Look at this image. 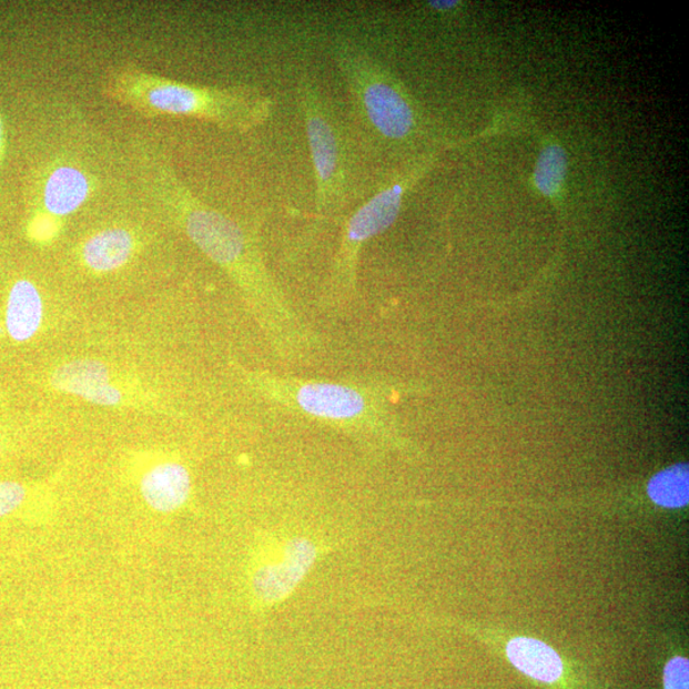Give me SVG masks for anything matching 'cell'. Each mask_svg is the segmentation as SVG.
Here are the masks:
<instances>
[{
	"instance_id": "1",
	"label": "cell",
	"mask_w": 689,
	"mask_h": 689,
	"mask_svg": "<svg viewBox=\"0 0 689 689\" xmlns=\"http://www.w3.org/2000/svg\"><path fill=\"white\" fill-rule=\"evenodd\" d=\"M139 165L152 197L163 203L191 241L243 288L275 352L285 359H296L311 351L313 337L288 306L244 230L194 195L158 149L142 144Z\"/></svg>"
},
{
	"instance_id": "8",
	"label": "cell",
	"mask_w": 689,
	"mask_h": 689,
	"mask_svg": "<svg viewBox=\"0 0 689 689\" xmlns=\"http://www.w3.org/2000/svg\"><path fill=\"white\" fill-rule=\"evenodd\" d=\"M51 385L97 405L113 406L122 399L121 391L109 385L108 368L98 361L81 359L63 365L51 377Z\"/></svg>"
},
{
	"instance_id": "7",
	"label": "cell",
	"mask_w": 689,
	"mask_h": 689,
	"mask_svg": "<svg viewBox=\"0 0 689 689\" xmlns=\"http://www.w3.org/2000/svg\"><path fill=\"white\" fill-rule=\"evenodd\" d=\"M318 556L317 547L310 540L295 538L284 543L274 559L255 569L252 587L260 601L274 604L291 595Z\"/></svg>"
},
{
	"instance_id": "16",
	"label": "cell",
	"mask_w": 689,
	"mask_h": 689,
	"mask_svg": "<svg viewBox=\"0 0 689 689\" xmlns=\"http://www.w3.org/2000/svg\"><path fill=\"white\" fill-rule=\"evenodd\" d=\"M663 689H689V663L686 658L677 657L667 663Z\"/></svg>"
},
{
	"instance_id": "10",
	"label": "cell",
	"mask_w": 689,
	"mask_h": 689,
	"mask_svg": "<svg viewBox=\"0 0 689 689\" xmlns=\"http://www.w3.org/2000/svg\"><path fill=\"white\" fill-rule=\"evenodd\" d=\"M507 655L518 670L540 682L555 683L564 673L559 655L535 638H514L507 645Z\"/></svg>"
},
{
	"instance_id": "4",
	"label": "cell",
	"mask_w": 689,
	"mask_h": 689,
	"mask_svg": "<svg viewBox=\"0 0 689 689\" xmlns=\"http://www.w3.org/2000/svg\"><path fill=\"white\" fill-rule=\"evenodd\" d=\"M332 55L346 84L354 113L376 140L398 143L416 130L415 108L407 93L385 65L356 42L340 39Z\"/></svg>"
},
{
	"instance_id": "9",
	"label": "cell",
	"mask_w": 689,
	"mask_h": 689,
	"mask_svg": "<svg viewBox=\"0 0 689 689\" xmlns=\"http://www.w3.org/2000/svg\"><path fill=\"white\" fill-rule=\"evenodd\" d=\"M141 492L153 509L173 513L190 497L191 476L181 464H161L143 476Z\"/></svg>"
},
{
	"instance_id": "3",
	"label": "cell",
	"mask_w": 689,
	"mask_h": 689,
	"mask_svg": "<svg viewBox=\"0 0 689 689\" xmlns=\"http://www.w3.org/2000/svg\"><path fill=\"white\" fill-rule=\"evenodd\" d=\"M254 386L272 403L355 437L378 440L388 427L389 395L378 382L322 381L260 373Z\"/></svg>"
},
{
	"instance_id": "19",
	"label": "cell",
	"mask_w": 689,
	"mask_h": 689,
	"mask_svg": "<svg viewBox=\"0 0 689 689\" xmlns=\"http://www.w3.org/2000/svg\"><path fill=\"white\" fill-rule=\"evenodd\" d=\"M459 2L457 0H438V2H429V7L436 11H450L457 8Z\"/></svg>"
},
{
	"instance_id": "17",
	"label": "cell",
	"mask_w": 689,
	"mask_h": 689,
	"mask_svg": "<svg viewBox=\"0 0 689 689\" xmlns=\"http://www.w3.org/2000/svg\"><path fill=\"white\" fill-rule=\"evenodd\" d=\"M26 497V489L19 483H0V517L13 513Z\"/></svg>"
},
{
	"instance_id": "13",
	"label": "cell",
	"mask_w": 689,
	"mask_h": 689,
	"mask_svg": "<svg viewBox=\"0 0 689 689\" xmlns=\"http://www.w3.org/2000/svg\"><path fill=\"white\" fill-rule=\"evenodd\" d=\"M132 252V235L124 229H109L84 244L83 259L92 270L109 272L122 267Z\"/></svg>"
},
{
	"instance_id": "14",
	"label": "cell",
	"mask_w": 689,
	"mask_h": 689,
	"mask_svg": "<svg viewBox=\"0 0 689 689\" xmlns=\"http://www.w3.org/2000/svg\"><path fill=\"white\" fill-rule=\"evenodd\" d=\"M655 505L683 508L689 501V472L687 465H676L655 475L648 485Z\"/></svg>"
},
{
	"instance_id": "5",
	"label": "cell",
	"mask_w": 689,
	"mask_h": 689,
	"mask_svg": "<svg viewBox=\"0 0 689 689\" xmlns=\"http://www.w3.org/2000/svg\"><path fill=\"white\" fill-rule=\"evenodd\" d=\"M429 165L430 159H425L396 173L347 217L322 293L323 303L328 308L344 310L354 300L364 245L395 224L406 193Z\"/></svg>"
},
{
	"instance_id": "15",
	"label": "cell",
	"mask_w": 689,
	"mask_h": 689,
	"mask_svg": "<svg viewBox=\"0 0 689 689\" xmlns=\"http://www.w3.org/2000/svg\"><path fill=\"white\" fill-rule=\"evenodd\" d=\"M567 174V153L558 143H549L540 152L535 165L533 181L543 195L555 199L565 184Z\"/></svg>"
},
{
	"instance_id": "12",
	"label": "cell",
	"mask_w": 689,
	"mask_h": 689,
	"mask_svg": "<svg viewBox=\"0 0 689 689\" xmlns=\"http://www.w3.org/2000/svg\"><path fill=\"white\" fill-rule=\"evenodd\" d=\"M90 193V183L81 170L62 166L50 174L45 191V207L51 215L65 216L79 210Z\"/></svg>"
},
{
	"instance_id": "18",
	"label": "cell",
	"mask_w": 689,
	"mask_h": 689,
	"mask_svg": "<svg viewBox=\"0 0 689 689\" xmlns=\"http://www.w3.org/2000/svg\"><path fill=\"white\" fill-rule=\"evenodd\" d=\"M57 232V224L49 217H40L36 220L31 227V234L38 241H45L53 236Z\"/></svg>"
},
{
	"instance_id": "6",
	"label": "cell",
	"mask_w": 689,
	"mask_h": 689,
	"mask_svg": "<svg viewBox=\"0 0 689 689\" xmlns=\"http://www.w3.org/2000/svg\"><path fill=\"white\" fill-rule=\"evenodd\" d=\"M296 95L311 152L316 206L320 214L327 215L343 203L347 186L342 132L330 102L312 77H301Z\"/></svg>"
},
{
	"instance_id": "11",
	"label": "cell",
	"mask_w": 689,
	"mask_h": 689,
	"mask_svg": "<svg viewBox=\"0 0 689 689\" xmlns=\"http://www.w3.org/2000/svg\"><path fill=\"white\" fill-rule=\"evenodd\" d=\"M42 302L38 288L30 281L16 283L8 297L7 330L16 342H28L40 328Z\"/></svg>"
},
{
	"instance_id": "20",
	"label": "cell",
	"mask_w": 689,
	"mask_h": 689,
	"mask_svg": "<svg viewBox=\"0 0 689 689\" xmlns=\"http://www.w3.org/2000/svg\"><path fill=\"white\" fill-rule=\"evenodd\" d=\"M0 139H2V125H0Z\"/></svg>"
},
{
	"instance_id": "2",
	"label": "cell",
	"mask_w": 689,
	"mask_h": 689,
	"mask_svg": "<svg viewBox=\"0 0 689 689\" xmlns=\"http://www.w3.org/2000/svg\"><path fill=\"white\" fill-rule=\"evenodd\" d=\"M104 95L144 116H181L214 124L230 133H249L266 124L274 100L249 84L203 87L142 70L131 64L110 70Z\"/></svg>"
}]
</instances>
